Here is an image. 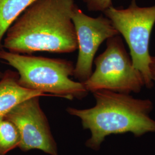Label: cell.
<instances>
[{
	"label": "cell",
	"instance_id": "1",
	"mask_svg": "<svg viewBox=\"0 0 155 155\" xmlns=\"http://www.w3.org/2000/svg\"><path fill=\"white\" fill-rule=\"evenodd\" d=\"M76 5L75 0H36L8 29L3 48L28 55L74 52L78 41L71 16Z\"/></svg>",
	"mask_w": 155,
	"mask_h": 155
},
{
	"label": "cell",
	"instance_id": "12",
	"mask_svg": "<svg viewBox=\"0 0 155 155\" xmlns=\"http://www.w3.org/2000/svg\"><path fill=\"white\" fill-rule=\"evenodd\" d=\"M150 71L153 82H155V56H150Z\"/></svg>",
	"mask_w": 155,
	"mask_h": 155
},
{
	"label": "cell",
	"instance_id": "10",
	"mask_svg": "<svg viewBox=\"0 0 155 155\" xmlns=\"http://www.w3.org/2000/svg\"><path fill=\"white\" fill-rule=\"evenodd\" d=\"M20 135L16 127L5 118H0V155L18 147Z\"/></svg>",
	"mask_w": 155,
	"mask_h": 155
},
{
	"label": "cell",
	"instance_id": "13",
	"mask_svg": "<svg viewBox=\"0 0 155 155\" xmlns=\"http://www.w3.org/2000/svg\"><path fill=\"white\" fill-rule=\"evenodd\" d=\"M3 74H4V72H2L1 71H0V79H1V78L2 77Z\"/></svg>",
	"mask_w": 155,
	"mask_h": 155
},
{
	"label": "cell",
	"instance_id": "8",
	"mask_svg": "<svg viewBox=\"0 0 155 155\" xmlns=\"http://www.w3.org/2000/svg\"><path fill=\"white\" fill-rule=\"evenodd\" d=\"M17 72L8 70L0 79V118H4L16 106L34 97L50 96L48 94L26 89L18 82Z\"/></svg>",
	"mask_w": 155,
	"mask_h": 155
},
{
	"label": "cell",
	"instance_id": "5",
	"mask_svg": "<svg viewBox=\"0 0 155 155\" xmlns=\"http://www.w3.org/2000/svg\"><path fill=\"white\" fill-rule=\"evenodd\" d=\"M104 13L127 43L133 65L143 76L145 86L152 87L149 45L155 24V5L140 7L136 0H132L127 8H117L112 6Z\"/></svg>",
	"mask_w": 155,
	"mask_h": 155
},
{
	"label": "cell",
	"instance_id": "6",
	"mask_svg": "<svg viewBox=\"0 0 155 155\" xmlns=\"http://www.w3.org/2000/svg\"><path fill=\"white\" fill-rule=\"evenodd\" d=\"M71 18L77 35L78 49L74 77L83 83L93 73L94 57L100 45L104 41L120 34L107 17L89 16L77 5L73 10Z\"/></svg>",
	"mask_w": 155,
	"mask_h": 155
},
{
	"label": "cell",
	"instance_id": "3",
	"mask_svg": "<svg viewBox=\"0 0 155 155\" xmlns=\"http://www.w3.org/2000/svg\"><path fill=\"white\" fill-rule=\"evenodd\" d=\"M0 59L16 70L18 83L24 88L67 100L82 99L89 93L82 82L70 78L75 68L70 61L16 54L4 48L0 50Z\"/></svg>",
	"mask_w": 155,
	"mask_h": 155
},
{
	"label": "cell",
	"instance_id": "7",
	"mask_svg": "<svg viewBox=\"0 0 155 155\" xmlns=\"http://www.w3.org/2000/svg\"><path fill=\"white\" fill-rule=\"evenodd\" d=\"M34 97L22 101L4 118L16 127L20 135L19 148L23 151L39 150L50 155H58L57 146L39 98Z\"/></svg>",
	"mask_w": 155,
	"mask_h": 155
},
{
	"label": "cell",
	"instance_id": "9",
	"mask_svg": "<svg viewBox=\"0 0 155 155\" xmlns=\"http://www.w3.org/2000/svg\"><path fill=\"white\" fill-rule=\"evenodd\" d=\"M36 0H0V50L2 40L12 24Z\"/></svg>",
	"mask_w": 155,
	"mask_h": 155
},
{
	"label": "cell",
	"instance_id": "11",
	"mask_svg": "<svg viewBox=\"0 0 155 155\" xmlns=\"http://www.w3.org/2000/svg\"><path fill=\"white\" fill-rule=\"evenodd\" d=\"M91 12H104L113 6L112 0H83Z\"/></svg>",
	"mask_w": 155,
	"mask_h": 155
},
{
	"label": "cell",
	"instance_id": "2",
	"mask_svg": "<svg viewBox=\"0 0 155 155\" xmlns=\"http://www.w3.org/2000/svg\"><path fill=\"white\" fill-rule=\"evenodd\" d=\"M95 105L89 109H67V112L81 120L89 129L91 137L87 145L99 149L106 137L111 134L131 133L136 137L155 133V120L150 116L153 103L148 99L134 98L129 94L106 90L93 93Z\"/></svg>",
	"mask_w": 155,
	"mask_h": 155
},
{
	"label": "cell",
	"instance_id": "4",
	"mask_svg": "<svg viewBox=\"0 0 155 155\" xmlns=\"http://www.w3.org/2000/svg\"><path fill=\"white\" fill-rule=\"evenodd\" d=\"M94 62L95 71L83 82L88 92L106 90L137 93L145 86L143 76L134 66L120 35L106 40L105 51Z\"/></svg>",
	"mask_w": 155,
	"mask_h": 155
}]
</instances>
